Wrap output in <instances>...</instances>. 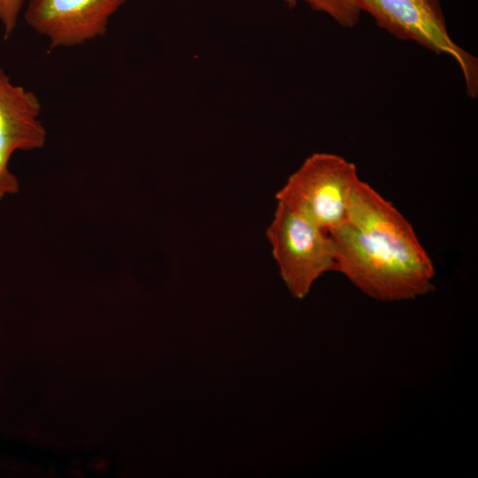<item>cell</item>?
<instances>
[{
    "label": "cell",
    "instance_id": "cell-3",
    "mask_svg": "<svg viewBox=\"0 0 478 478\" xmlns=\"http://www.w3.org/2000/svg\"><path fill=\"white\" fill-rule=\"evenodd\" d=\"M361 12L397 39L412 41L451 57L463 75L466 95L478 96V59L451 37L440 0H357Z\"/></svg>",
    "mask_w": 478,
    "mask_h": 478
},
{
    "label": "cell",
    "instance_id": "cell-5",
    "mask_svg": "<svg viewBox=\"0 0 478 478\" xmlns=\"http://www.w3.org/2000/svg\"><path fill=\"white\" fill-rule=\"evenodd\" d=\"M127 0H29L25 19L49 49L75 47L104 36Z\"/></svg>",
    "mask_w": 478,
    "mask_h": 478
},
{
    "label": "cell",
    "instance_id": "cell-8",
    "mask_svg": "<svg viewBox=\"0 0 478 478\" xmlns=\"http://www.w3.org/2000/svg\"><path fill=\"white\" fill-rule=\"evenodd\" d=\"M298 0H286L289 6ZM312 9L324 12L345 28L354 27L359 21L361 11L357 0H302Z\"/></svg>",
    "mask_w": 478,
    "mask_h": 478
},
{
    "label": "cell",
    "instance_id": "cell-6",
    "mask_svg": "<svg viewBox=\"0 0 478 478\" xmlns=\"http://www.w3.org/2000/svg\"><path fill=\"white\" fill-rule=\"evenodd\" d=\"M347 221L411 264L435 274L433 262L410 221L390 201L359 178L349 197Z\"/></svg>",
    "mask_w": 478,
    "mask_h": 478
},
{
    "label": "cell",
    "instance_id": "cell-7",
    "mask_svg": "<svg viewBox=\"0 0 478 478\" xmlns=\"http://www.w3.org/2000/svg\"><path fill=\"white\" fill-rule=\"evenodd\" d=\"M41 103L37 96L14 84L0 67V200L19 189L9 162L16 151L42 148L46 129L40 119Z\"/></svg>",
    "mask_w": 478,
    "mask_h": 478
},
{
    "label": "cell",
    "instance_id": "cell-1",
    "mask_svg": "<svg viewBox=\"0 0 478 478\" xmlns=\"http://www.w3.org/2000/svg\"><path fill=\"white\" fill-rule=\"evenodd\" d=\"M335 271L369 297L382 301L414 298L434 289V273L411 264L345 221L329 232Z\"/></svg>",
    "mask_w": 478,
    "mask_h": 478
},
{
    "label": "cell",
    "instance_id": "cell-9",
    "mask_svg": "<svg viewBox=\"0 0 478 478\" xmlns=\"http://www.w3.org/2000/svg\"><path fill=\"white\" fill-rule=\"evenodd\" d=\"M23 4L24 0H0V22L4 39H8L13 33Z\"/></svg>",
    "mask_w": 478,
    "mask_h": 478
},
{
    "label": "cell",
    "instance_id": "cell-2",
    "mask_svg": "<svg viewBox=\"0 0 478 478\" xmlns=\"http://www.w3.org/2000/svg\"><path fill=\"white\" fill-rule=\"evenodd\" d=\"M358 178L354 163L315 152L289 175L275 198L329 233L347 221L349 197Z\"/></svg>",
    "mask_w": 478,
    "mask_h": 478
},
{
    "label": "cell",
    "instance_id": "cell-4",
    "mask_svg": "<svg viewBox=\"0 0 478 478\" xmlns=\"http://www.w3.org/2000/svg\"><path fill=\"white\" fill-rule=\"evenodd\" d=\"M266 234L281 276L295 297H305L320 275L335 271L330 234L282 203L278 202Z\"/></svg>",
    "mask_w": 478,
    "mask_h": 478
}]
</instances>
